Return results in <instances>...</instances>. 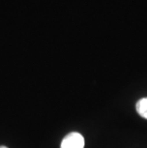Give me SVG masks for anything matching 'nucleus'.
Segmentation results:
<instances>
[{"label": "nucleus", "mask_w": 147, "mask_h": 148, "mask_svg": "<svg viewBox=\"0 0 147 148\" xmlns=\"http://www.w3.org/2000/svg\"><path fill=\"white\" fill-rule=\"evenodd\" d=\"M84 138L77 132H72L63 138L60 148H84Z\"/></svg>", "instance_id": "f257e3e1"}, {"label": "nucleus", "mask_w": 147, "mask_h": 148, "mask_svg": "<svg viewBox=\"0 0 147 148\" xmlns=\"http://www.w3.org/2000/svg\"><path fill=\"white\" fill-rule=\"evenodd\" d=\"M136 108L139 115L142 116L143 119H147V97H143V99H139L137 102Z\"/></svg>", "instance_id": "f03ea898"}, {"label": "nucleus", "mask_w": 147, "mask_h": 148, "mask_svg": "<svg viewBox=\"0 0 147 148\" xmlns=\"http://www.w3.org/2000/svg\"><path fill=\"white\" fill-rule=\"evenodd\" d=\"M0 148H8V147H6V146H0Z\"/></svg>", "instance_id": "7ed1b4c3"}]
</instances>
